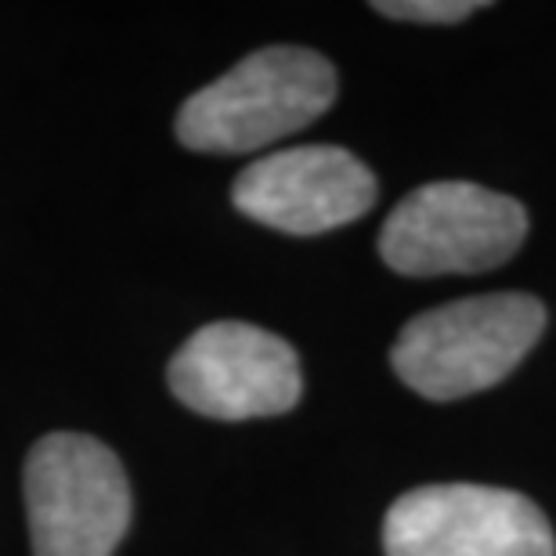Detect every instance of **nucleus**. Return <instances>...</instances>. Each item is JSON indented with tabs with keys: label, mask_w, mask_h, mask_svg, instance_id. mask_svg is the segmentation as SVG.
<instances>
[{
	"label": "nucleus",
	"mask_w": 556,
	"mask_h": 556,
	"mask_svg": "<svg viewBox=\"0 0 556 556\" xmlns=\"http://www.w3.org/2000/svg\"><path fill=\"white\" fill-rule=\"evenodd\" d=\"M546 329V304L528 293H488L422 311L397 332L391 362L430 402H455L506 380Z\"/></svg>",
	"instance_id": "nucleus-1"
},
{
	"label": "nucleus",
	"mask_w": 556,
	"mask_h": 556,
	"mask_svg": "<svg viewBox=\"0 0 556 556\" xmlns=\"http://www.w3.org/2000/svg\"><path fill=\"white\" fill-rule=\"evenodd\" d=\"M337 98V70L307 48H264L242 59L177 113V138L192 152L242 155L315 124Z\"/></svg>",
	"instance_id": "nucleus-2"
},
{
	"label": "nucleus",
	"mask_w": 556,
	"mask_h": 556,
	"mask_svg": "<svg viewBox=\"0 0 556 556\" xmlns=\"http://www.w3.org/2000/svg\"><path fill=\"white\" fill-rule=\"evenodd\" d=\"M528 236L514 195L473 181H433L391 210L380 231L387 268L413 278L477 275L506 264Z\"/></svg>",
	"instance_id": "nucleus-3"
},
{
	"label": "nucleus",
	"mask_w": 556,
	"mask_h": 556,
	"mask_svg": "<svg viewBox=\"0 0 556 556\" xmlns=\"http://www.w3.org/2000/svg\"><path fill=\"white\" fill-rule=\"evenodd\" d=\"M33 556H113L130 525L116 452L87 433H48L26 459Z\"/></svg>",
	"instance_id": "nucleus-4"
},
{
	"label": "nucleus",
	"mask_w": 556,
	"mask_h": 556,
	"mask_svg": "<svg viewBox=\"0 0 556 556\" xmlns=\"http://www.w3.org/2000/svg\"><path fill=\"white\" fill-rule=\"evenodd\" d=\"M387 556H556L546 514L528 495L492 484H427L383 520Z\"/></svg>",
	"instance_id": "nucleus-5"
},
{
	"label": "nucleus",
	"mask_w": 556,
	"mask_h": 556,
	"mask_svg": "<svg viewBox=\"0 0 556 556\" xmlns=\"http://www.w3.org/2000/svg\"><path fill=\"white\" fill-rule=\"evenodd\" d=\"M166 376L177 402L210 419L282 416L304 391L296 351L247 321H214L192 332Z\"/></svg>",
	"instance_id": "nucleus-6"
},
{
	"label": "nucleus",
	"mask_w": 556,
	"mask_h": 556,
	"mask_svg": "<svg viewBox=\"0 0 556 556\" xmlns=\"http://www.w3.org/2000/svg\"><path fill=\"white\" fill-rule=\"evenodd\" d=\"M376 192V174L354 152L300 144L250 163L231 185V203L257 225L318 236L369 214Z\"/></svg>",
	"instance_id": "nucleus-7"
},
{
	"label": "nucleus",
	"mask_w": 556,
	"mask_h": 556,
	"mask_svg": "<svg viewBox=\"0 0 556 556\" xmlns=\"http://www.w3.org/2000/svg\"><path fill=\"white\" fill-rule=\"evenodd\" d=\"M387 18H405V22H463L484 4L477 0H387V4H372Z\"/></svg>",
	"instance_id": "nucleus-8"
}]
</instances>
